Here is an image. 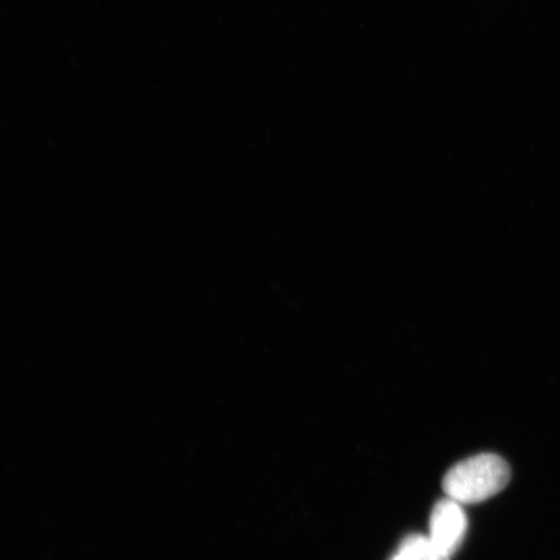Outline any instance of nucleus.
Returning <instances> with one entry per match:
<instances>
[{
  "label": "nucleus",
  "mask_w": 560,
  "mask_h": 560,
  "mask_svg": "<svg viewBox=\"0 0 560 560\" xmlns=\"http://www.w3.org/2000/svg\"><path fill=\"white\" fill-rule=\"evenodd\" d=\"M511 478L510 467L495 454H479L459 462L445 475L446 497L467 505L492 499L505 489Z\"/></svg>",
  "instance_id": "f257e3e1"
},
{
  "label": "nucleus",
  "mask_w": 560,
  "mask_h": 560,
  "mask_svg": "<svg viewBox=\"0 0 560 560\" xmlns=\"http://www.w3.org/2000/svg\"><path fill=\"white\" fill-rule=\"evenodd\" d=\"M397 556L401 560H451V556L441 550L430 536L419 535L406 537Z\"/></svg>",
  "instance_id": "7ed1b4c3"
},
{
  "label": "nucleus",
  "mask_w": 560,
  "mask_h": 560,
  "mask_svg": "<svg viewBox=\"0 0 560 560\" xmlns=\"http://www.w3.org/2000/svg\"><path fill=\"white\" fill-rule=\"evenodd\" d=\"M467 532V517L462 503L447 497L436 503L430 520V537L451 557L459 549Z\"/></svg>",
  "instance_id": "f03ea898"
}]
</instances>
